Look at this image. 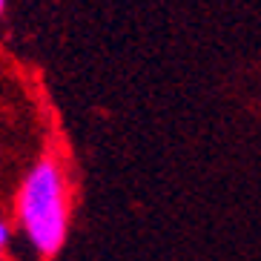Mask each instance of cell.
<instances>
[{
    "mask_svg": "<svg viewBox=\"0 0 261 261\" xmlns=\"http://www.w3.org/2000/svg\"><path fill=\"white\" fill-rule=\"evenodd\" d=\"M17 224L40 258L63 250L72 227V184L61 155H40L17 187Z\"/></svg>",
    "mask_w": 261,
    "mask_h": 261,
    "instance_id": "obj_1",
    "label": "cell"
},
{
    "mask_svg": "<svg viewBox=\"0 0 261 261\" xmlns=\"http://www.w3.org/2000/svg\"><path fill=\"white\" fill-rule=\"evenodd\" d=\"M9 244H12V224H9L6 218H0V253H3Z\"/></svg>",
    "mask_w": 261,
    "mask_h": 261,
    "instance_id": "obj_2",
    "label": "cell"
},
{
    "mask_svg": "<svg viewBox=\"0 0 261 261\" xmlns=\"http://www.w3.org/2000/svg\"><path fill=\"white\" fill-rule=\"evenodd\" d=\"M3 12H6V0H0V15H3Z\"/></svg>",
    "mask_w": 261,
    "mask_h": 261,
    "instance_id": "obj_3",
    "label": "cell"
},
{
    "mask_svg": "<svg viewBox=\"0 0 261 261\" xmlns=\"http://www.w3.org/2000/svg\"><path fill=\"white\" fill-rule=\"evenodd\" d=\"M0 261H3V253H0Z\"/></svg>",
    "mask_w": 261,
    "mask_h": 261,
    "instance_id": "obj_4",
    "label": "cell"
}]
</instances>
